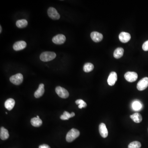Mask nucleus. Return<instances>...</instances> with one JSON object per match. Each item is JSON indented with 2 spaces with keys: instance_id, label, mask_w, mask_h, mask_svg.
Returning <instances> with one entry per match:
<instances>
[{
  "instance_id": "f3484780",
  "label": "nucleus",
  "mask_w": 148,
  "mask_h": 148,
  "mask_svg": "<svg viewBox=\"0 0 148 148\" xmlns=\"http://www.w3.org/2000/svg\"><path fill=\"white\" fill-rule=\"evenodd\" d=\"M124 53V49L121 47L116 48L114 52V57L115 58L119 59L123 57Z\"/></svg>"
},
{
  "instance_id": "9b49d317",
  "label": "nucleus",
  "mask_w": 148,
  "mask_h": 148,
  "mask_svg": "<svg viewBox=\"0 0 148 148\" xmlns=\"http://www.w3.org/2000/svg\"><path fill=\"white\" fill-rule=\"evenodd\" d=\"M91 37L92 40L96 42L101 41L103 38V35L102 34L96 31L92 32L91 34Z\"/></svg>"
},
{
  "instance_id": "1a4fd4ad",
  "label": "nucleus",
  "mask_w": 148,
  "mask_h": 148,
  "mask_svg": "<svg viewBox=\"0 0 148 148\" xmlns=\"http://www.w3.org/2000/svg\"><path fill=\"white\" fill-rule=\"evenodd\" d=\"M117 80V75L116 73L115 72H111L108 79V84L110 86H114Z\"/></svg>"
},
{
  "instance_id": "412c9836",
  "label": "nucleus",
  "mask_w": 148,
  "mask_h": 148,
  "mask_svg": "<svg viewBox=\"0 0 148 148\" xmlns=\"http://www.w3.org/2000/svg\"><path fill=\"white\" fill-rule=\"evenodd\" d=\"M94 65L92 63H85L83 67V71L86 73H89L94 70Z\"/></svg>"
},
{
  "instance_id": "aec40b11",
  "label": "nucleus",
  "mask_w": 148,
  "mask_h": 148,
  "mask_svg": "<svg viewBox=\"0 0 148 148\" xmlns=\"http://www.w3.org/2000/svg\"><path fill=\"white\" fill-rule=\"evenodd\" d=\"M16 26L19 28H24L26 27L28 25V22L26 20H21L17 21Z\"/></svg>"
},
{
  "instance_id": "20e7f679",
  "label": "nucleus",
  "mask_w": 148,
  "mask_h": 148,
  "mask_svg": "<svg viewBox=\"0 0 148 148\" xmlns=\"http://www.w3.org/2000/svg\"><path fill=\"white\" fill-rule=\"evenodd\" d=\"M56 92L58 95L62 98H68L69 96L68 91L61 86H57L55 89Z\"/></svg>"
},
{
  "instance_id": "6ab92c4d",
  "label": "nucleus",
  "mask_w": 148,
  "mask_h": 148,
  "mask_svg": "<svg viewBox=\"0 0 148 148\" xmlns=\"http://www.w3.org/2000/svg\"><path fill=\"white\" fill-rule=\"evenodd\" d=\"M130 117L136 123H140L142 120V116L138 113L134 114L131 115Z\"/></svg>"
},
{
  "instance_id": "4468645a",
  "label": "nucleus",
  "mask_w": 148,
  "mask_h": 148,
  "mask_svg": "<svg viewBox=\"0 0 148 148\" xmlns=\"http://www.w3.org/2000/svg\"><path fill=\"white\" fill-rule=\"evenodd\" d=\"M44 85L43 83H40L39 86L38 88L34 93V96L36 98H39L42 96L44 94Z\"/></svg>"
},
{
  "instance_id": "393cba45",
  "label": "nucleus",
  "mask_w": 148,
  "mask_h": 148,
  "mask_svg": "<svg viewBox=\"0 0 148 148\" xmlns=\"http://www.w3.org/2000/svg\"><path fill=\"white\" fill-rule=\"evenodd\" d=\"M71 118H72L71 114L69 113L68 112L65 111L63 112V114L61 116L60 118L63 120H67Z\"/></svg>"
},
{
  "instance_id": "dca6fc26",
  "label": "nucleus",
  "mask_w": 148,
  "mask_h": 148,
  "mask_svg": "<svg viewBox=\"0 0 148 148\" xmlns=\"http://www.w3.org/2000/svg\"><path fill=\"white\" fill-rule=\"evenodd\" d=\"M9 137L8 131L3 127H1L0 131V137L2 140H5L8 139Z\"/></svg>"
},
{
  "instance_id": "39448f33",
  "label": "nucleus",
  "mask_w": 148,
  "mask_h": 148,
  "mask_svg": "<svg viewBox=\"0 0 148 148\" xmlns=\"http://www.w3.org/2000/svg\"><path fill=\"white\" fill-rule=\"evenodd\" d=\"M148 86V77H145L141 79L137 83V89L139 91H142L146 89Z\"/></svg>"
},
{
  "instance_id": "f03ea898",
  "label": "nucleus",
  "mask_w": 148,
  "mask_h": 148,
  "mask_svg": "<svg viewBox=\"0 0 148 148\" xmlns=\"http://www.w3.org/2000/svg\"><path fill=\"white\" fill-rule=\"evenodd\" d=\"M56 57V54L54 52H45L41 54L40 59L42 61L47 62L52 60Z\"/></svg>"
},
{
  "instance_id": "b1692460",
  "label": "nucleus",
  "mask_w": 148,
  "mask_h": 148,
  "mask_svg": "<svg viewBox=\"0 0 148 148\" xmlns=\"http://www.w3.org/2000/svg\"><path fill=\"white\" fill-rule=\"evenodd\" d=\"M76 104L78 105V108L79 109H82V108H84L87 106V104L86 102H84L82 100H77L75 101Z\"/></svg>"
},
{
  "instance_id": "4be33fe9",
  "label": "nucleus",
  "mask_w": 148,
  "mask_h": 148,
  "mask_svg": "<svg viewBox=\"0 0 148 148\" xmlns=\"http://www.w3.org/2000/svg\"><path fill=\"white\" fill-rule=\"evenodd\" d=\"M132 107L134 110L138 111L141 110L142 108V105L139 101H136L133 103Z\"/></svg>"
},
{
  "instance_id": "c85d7f7f",
  "label": "nucleus",
  "mask_w": 148,
  "mask_h": 148,
  "mask_svg": "<svg viewBox=\"0 0 148 148\" xmlns=\"http://www.w3.org/2000/svg\"><path fill=\"white\" fill-rule=\"evenodd\" d=\"M0 29H1V31H0V33H1L2 32V27L1 26H0Z\"/></svg>"
},
{
  "instance_id": "f257e3e1",
  "label": "nucleus",
  "mask_w": 148,
  "mask_h": 148,
  "mask_svg": "<svg viewBox=\"0 0 148 148\" xmlns=\"http://www.w3.org/2000/svg\"><path fill=\"white\" fill-rule=\"evenodd\" d=\"M80 135L79 131L75 128L70 130L67 134L66 137V141L68 142H73Z\"/></svg>"
},
{
  "instance_id": "ddd939ff",
  "label": "nucleus",
  "mask_w": 148,
  "mask_h": 148,
  "mask_svg": "<svg viewBox=\"0 0 148 148\" xmlns=\"http://www.w3.org/2000/svg\"><path fill=\"white\" fill-rule=\"evenodd\" d=\"M119 39L123 43H126L131 40V36L129 33L122 32L119 34Z\"/></svg>"
},
{
  "instance_id": "a211bd4d",
  "label": "nucleus",
  "mask_w": 148,
  "mask_h": 148,
  "mask_svg": "<svg viewBox=\"0 0 148 148\" xmlns=\"http://www.w3.org/2000/svg\"><path fill=\"white\" fill-rule=\"evenodd\" d=\"M31 122L32 126L34 127H39L42 125V120L40 118L34 117L31 119Z\"/></svg>"
},
{
  "instance_id": "423d86ee",
  "label": "nucleus",
  "mask_w": 148,
  "mask_h": 148,
  "mask_svg": "<svg viewBox=\"0 0 148 148\" xmlns=\"http://www.w3.org/2000/svg\"><path fill=\"white\" fill-rule=\"evenodd\" d=\"M48 16L49 17L54 20H59L60 18V15L55 8L53 7H49L47 11Z\"/></svg>"
},
{
  "instance_id": "9d476101",
  "label": "nucleus",
  "mask_w": 148,
  "mask_h": 148,
  "mask_svg": "<svg viewBox=\"0 0 148 148\" xmlns=\"http://www.w3.org/2000/svg\"><path fill=\"white\" fill-rule=\"evenodd\" d=\"M26 45L27 44L26 42L24 41H20L14 44L13 46V49L15 51H20L25 48Z\"/></svg>"
},
{
  "instance_id": "cd10ccee",
  "label": "nucleus",
  "mask_w": 148,
  "mask_h": 148,
  "mask_svg": "<svg viewBox=\"0 0 148 148\" xmlns=\"http://www.w3.org/2000/svg\"><path fill=\"white\" fill-rule=\"evenodd\" d=\"M71 116H72V117H73V116H75V113L73 112L71 113Z\"/></svg>"
},
{
  "instance_id": "7ed1b4c3",
  "label": "nucleus",
  "mask_w": 148,
  "mask_h": 148,
  "mask_svg": "<svg viewBox=\"0 0 148 148\" xmlns=\"http://www.w3.org/2000/svg\"><path fill=\"white\" fill-rule=\"evenodd\" d=\"M9 80L11 82L15 85H19L23 82V76L21 73L16 74L11 76Z\"/></svg>"
},
{
  "instance_id": "bb28decb",
  "label": "nucleus",
  "mask_w": 148,
  "mask_h": 148,
  "mask_svg": "<svg viewBox=\"0 0 148 148\" xmlns=\"http://www.w3.org/2000/svg\"><path fill=\"white\" fill-rule=\"evenodd\" d=\"M39 148H50L49 145H46V144H43L41 145H40L39 147Z\"/></svg>"
},
{
  "instance_id": "f8f14e48",
  "label": "nucleus",
  "mask_w": 148,
  "mask_h": 148,
  "mask_svg": "<svg viewBox=\"0 0 148 148\" xmlns=\"http://www.w3.org/2000/svg\"><path fill=\"white\" fill-rule=\"evenodd\" d=\"M100 133L103 138H106L108 136V132L105 123H101L99 127Z\"/></svg>"
},
{
  "instance_id": "0eeeda50",
  "label": "nucleus",
  "mask_w": 148,
  "mask_h": 148,
  "mask_svg": "<svg viewBox=\"0 0 148 148\" xmlns=\"http://www.w3.org/2000/svg\"><path fill=\"white\" fill-rule=\"evenodd\" d=\"M124 77L127 81L130 82L135 81L137 79L138 75L134 72H128L125 74Z\"/></svg>"
},
{
  "instance_id": "a878e982",
  "label": "nucleus",
  "mask_w": 148,
  "mask_h": 148,
  "mask_svg": "<svg viewBox=\"0 0 148 148\" xmlns=\"http://www.w3.org/2000/svg\"><path fill=\"white\" fill-rule=\"evenodd\" d=\"M142 49L145 51H148V40L145 42L142 45Z\"/></svg>"
},
{
  "instance_id": "6e6552de",
  "label": "nucleus",
  "mask_w": 148,
  "mask_h": 148,
  "mask_svg": "<svg viewBox=\"0 0 148 148\" xmlns=\"http://www.w3.org/2000/svg\"><path fill=\"white\" fill-rule=\"evenodd\" d=\"M52 40L53 42L56 44H61L65 42L66 38L65 36L63 34H58L55 36L53 37Z\"/></svg>"
},
{
  "instance_id": "c756f323",
  "label": "nucleus",
  "mask_w": 148,
  "mask_h": 148,
  "mask_svg": "<svg viewBox=\"0 0 148 148\" xmlns=\"http://www.w3.org/2000/svg\"><path fill=\"white\" fill-rule=\"evenodd\" d=\"M37 118H40L39 116H37Z\"/></svg>"
},
{
  "instance_id": "2eb2a0df",
  "label": "nucleus",
  "mask_w": 148,
  "mask_h": 148,
  "mask_svg": "<svg viewBox=\"0 0 148 148\" xmlns=\"http://www.w3.org/2000/svg\"><path fill=\"white\" fill-rule=\"evenodd\" d=\"M15 102L13 99L9 98L5 102V107L8 110H11L15 106Z\"/></svg>"
},
{
  "instance_id": "5701e85b",
  "label": "nucleus",
  "mask_w": 148,
  "mask_h": 148,
  "mask_svg": "<svg viewBox=\"0 0 148 148\" xmlns=\"http://www.w3.org/2000/svg\"><path fill=\"white\" fill-rule=\"evenodd\" d=\"M141 144L138 141H134L130 143L128 146V148H140Z\"/></svg>"
}]
</instances>
